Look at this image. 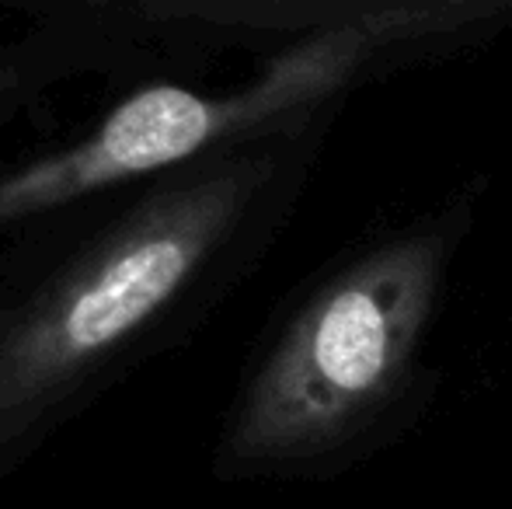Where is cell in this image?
Listing matches in <instances>:
<instances>
[{
  "instance_id": "obj_3",
  "label": "cell",
  "mask_w": 512,
  "mask_h": 509,
  "mask_svg": "<svg viewBox=\"0 0 512 509\" xmlns=\"http://www.w3.org/2000/svg\"><path fill=\"white\" fill-rule=\"evenodd\" d=\"M317 77L307 56L283 60L241 95L213 98L178 84H154L119 102L74 147L0 178V227L67 206L108 185L143 178L203 154L297 105Z\"/></svg>"
},
{
  "instance_id": "obj_2",
  "label": "cell",
  "mask_w": 512,
  "mask_h": 509,
  "mask_svg": "<svg viewBox=\"0 0 512 509\" xmlns=\"http://www.w3.org/2000/svg\"><path fill=\"white\" fill-rule=\"evenodd\" d=\"M432 293L436 248L425 241L370 255L324 286L251 387L237 450L293 454L345 433L401 381Z\"/></svg>"
},
{
  "instance_id": "obj_4",
  "label": "cell",
  "mask_w": 512,
  "mask_h": 509,
  "mask_svg": "<svg viewBox=\"0 0 512 509\" xmlns=\"http://www.w3.org/2000/svg\"><path fill=\"white\" fill-rule=\"evenodd\" d=\"M0 112H4V88H0Z\"/></svg>"
},
{
  "instance_id": "obj_1",
  "label": "cell",
  "mask_w": 512,
  "mask_h": 509,
  "mask_svg": "<svg viewBox=\"0 0 512 509\" xmlns=\"http://www.w3.org/2000/svg\"><path fill=\"white\" fill-rule=\"evenodd\" d=\"M251 178L213 171L150 199L14 314L0 332V447L189 286L234 227Z\"/></svg>"
}]
</instances>
